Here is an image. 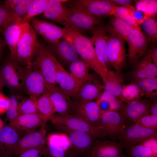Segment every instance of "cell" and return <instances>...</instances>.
Returning a JSON list of instances; mask_svg holds the SVG:
<instances>
[{
  "label": "cell",
  "instance_id": "11",
  "mask_svg": "<svg viewBox=\"0 0 157 157\" xmlns=\"http://www.w3.org/2000/svg\"><path fill=\"white\" fill-rule=\"evenodd\" d=\"M107 48L109 61L116 71L121 72L125 67L126 54L124 40L115 35L108 36Z\"/></svg>",
  "mask_w": 157,
  "mask_h": 157
},
{
  "label": "cell",
  "instance_id": "57",
  "mask_svg": "<svg viewBox=\"0 0 157 157\" xmlns=\"http://www.w3.org/2000/svg\"><path fill=\"white\" fill-rule=\"evenodd\" d=\"M4 86V85L3 82L0 76V92L2 90Z\"/></svg>",
  "mask_w": 157,
  "mask_h": 157
},
{
  "label": "cell",
  "instance_id": "58",
  "mask_svg": "<svg viewBox=\"0 0 157 157\" xmlns=\"http://www.w3.org/2000/svg\"><path fill=\"white\" fill-rule=\"evenodd\" d=\"M4 126V123L2 119L0 118V131Z\"/></svg>",
  "mask_w": 157,
  "mask_h": 157
},
{
  "label": "cell",
  "instance_id": "44",
  "mask_svg": "<svg viewBox=\"0 0 157 157\" xmlns=\"http://www.w3.org/2000/svg\"><path fill=\"white\" fill-rule=\"evenodd\" d=\"M145 128L157 130V116L151 114L143 116L135 123Z\"/></svg>",
  "mask_w": 157,
  "mask_h": 157
},
{
  "label": "cell",
  "instance_id": "39",
  "mask_svg": "<svg viewBox=\"0 0 157 157\" xmlns=\"http://www.w3.org/2000/svg\"><path fill=\"white\" fill-rule=\"evenodd\" d=\"M136 10L143 13L144 15L153 17L157 13L156 0H136Z\"/></svg>",
  "mask_w": 157,
  "mask_h": 157
},
{
  "label": "cell",
  "instance_id": "40",
  "mask_svg": "<svg viewBox=\"0 0 157 157\" xmlns=\"http://www.w3.org/2000/svg\"><path fill=\"white\" fill-rule=\"evenodd\" d=\"M22 99L20 96L14 95L9 97V104L6 113V119L9 122L20 115L19 106Z\"/></svg>",
  "mask_w": 157,
  "mask_h": 157
},
{
  "label": "cell",
  "instance_id": "19",
  "mask_svg": "<svg viewBox=\"0 0 157 157\" xmlns=\"http://www.w3.org/2000/svg\"><path fill=\"white\" fill-rule=\"evenodd\" d=\"M126 103L120 113L126 121L135 123L142 117L149 114L151 103L149 100L138 99Z\"/></svg>",
  "mask_w": 157,
  "mask_h": 157
},
{
  "label": "cell",
  "instance_id": "55",
  "mask_svg": "<svg viewBox=\"0 0 157 157\" xmlns=\"http://www.w3.org/2000/svg\"><path fill=\"white\" fill-rule=\"evenodd\" d=\"M115 5V4L122 5V6L126 7L131 5L133 1L131 0H110Z\"/></svg>",
  "mask_w": 157,
  "mask_h": 157
},
{
  "label": "cell",
  "instance_id": "18",
  "mask_svg": "<svg viewBox=\"0 0 157 157\" xmlns=\"http://www.w3.org/2000/svg\"><path fill=\"white\" fill-rule=\"evenodd\" d=\"M92 33L93 35L90 39L96 56L99 60L108 69L111 66L108 56V36L105 27L99 26Z\"/></svg>",
  "mask_w": 157,
  "mask_h": 157
},
{
  "label": "cell",
  "instance_id": "54",
  "mask_svg": "<svg viewBox=\"0 0 157 157\" xmlns=\"http://www.w3.org/2000/svg\"><path fill=\"white\" fill-rule=\"evenodd\" d=\"M151 103L149 110V113L151 115L157 116V98L153 100Z\"/></svg>",
  "mask_w": 157,
  "mask_h": 157
},
{
  "label": "cell",
  "instance_id": "42",
  "mask_svg": "<svg viewBox=\"0 0 157 157\" xmlns=\"http://www.w3.org/2000/svg\"><path fill=\"white\" fill-rule=\"evenodd\" d=\"M124 148L126 154L125 157H155L150 149L139 144L129 145Z\"/></svg>",
  "mask_w": 157,
  "mask_h": 157
},
{
  "label": "cell",
  "instance_id": "3",
  "mask_svg": "<svg viewBox=\"0 0 157 157\" xmlns=\"http://www.w3.org/2000/svg\"><path fill=\"white\" fill-rule=\"evenodd\" d=\"M101 24L97 18L80 8L73 4L66 6L64 25L66 28L83 34L92 32Z\"/></svg>",
  "mask_w": 157,
  "mask_h": 157
},
{
  "label": "cell",
  "instance_id": "20",
  "mask_svg": "<svg viewBox=\"0 0 157 157\" xmlns=\"http://www.w3.org/2000/svg\"><path fill=\"white\" fill-rule=\"evenodd\" d=\"M104 89V85L90 74L87 81L79 87L72 97L76 101H89L98 98Z\"/></svg>",
  "mask_w": 157,
  "mask_h": 157
},
{
  "label": "cell",
  "instance_id": "1",
  "mask_svg": "<svg viewBox=\"0 0 157 157\" xmlns=\"http://www.w3.org/2000/svg\"><path fill=\"white\" fill-rule=\"evenodd\" d=\"M64 38L72 44L81 59L99 76L105 83L108 69L98 60L90 38L68 28Z\"/></svg>",
  "mask_w": 157,
  "mask_h": 157
},
{
  "label": "cell",
  "instance_id": "21",
  "mask_svg": "<svg viewBox=\"0 0 157 157\" xmlns=\"http://www.w3.org/2000/svg\"><path fill=\"white\" fill-rule=\"evenodd\" d=\"M124 148L121 143L97 140L94 141L91 148V154L97 157H125Z\"/></svg>",
  "mask_w": 157,
  "mask_h": 157
},
{
  "label": "cell",
  "instance_id": "60",
  "mask_svg": "<svg viewBox=\"0 0 157 157\" xmlns=\"http://www.w3.org/2000/svg\"><path fill=\"white\" fill-rule=\"evenodd\" d=\"M89 157H97L96 156H94L91 154V155H90Z\"/></svg>",
  "mask_w": 157,
  "mask_h": 157
},
{
  "label": "cell",
  "instance_id": "27",
  "mask_svg": "<svg viewBox=\"0 0 157 157\" xmlns=\"http://www.w3.org/2000/svg\"><path fill=\"white\" fill-rule=\"evenodd\" d=\"M135 65L132 72V76L135 80L157 78V67L153 62L150 55L147 52Z\"/></svg>",
  "mask_w": 157,
  "mask_h": 157
},
{
  "label": "cell",
  "instance_id": "36",
  "mask_svg": "<svg viewBox=\"0 0 157 157\" xmlns=\"http://www.w3.org/2000/svg\"><path fill=\"white\" fill-rule=\"evenodd\" d=\"M32 1L33 0H20L13 10L10 11L5 28L9 25L22 18L26 14Z\"/></svg>",
  "mask_w": 157,
  "mask_h": 157
},
{
  "label": "cell",
  "instance_id": "50",
  "mask_svg": "<svg viewBox=\"0 0 157 157\" xmlns=\"http://www.w3.org/2000/svg\"><path fill=\"white\" fill-rule=\"evenodd\" d=\"M109 103L110 111L119 112L121 110L124 105L123 101L118 98Z\"/></svg>",
  "mask_w": 157,
  "mask_h": 157
},
{
  "label": "cell",
  "instance_id": "30",
  "mask_svg": "<svg viewBox=\"0 0 157 157\" xmlns=\"http://www.w3.org/2000/svg\"><path fill=\"white\" fill-rule=\"evenodd\" d=\"M104 90L120 99L121 93L124 85V78L121 72L109 70Z\"/></svg>",
  "mask_w": 157,
  "mask_h": 157
},
{
  "label": "cell",
  "instance_id": "16",
  "mask_svg": "<svg viewBox=\"0 0 157 157\" xmlns=\"http://www.w3.org/2000/svg\"><path fill=\"white\" fill-rule=\"evenodd\" d=\"M72 4L96 18L112 15L116 6L110 0H77Z\"/></svg>",
  "mask_w": 157,
  "mask_h": 157
},
{
  "label": "cell",
  "instance_id": "45",
  "mask_svg": "<svg viewBox=\"0 0 157 157\" xmlns=\"http://www.w3.org/2000/svg\"><path fill=\"white\" fill-rule=\"evenodd\" d=\"M139 144L150 149L155 157H157V136L147 138Z\"/></svg>",
  "mask_w": 157,
  "mask_h": 157
},
{
  "label": "cell",
  "instance_id": "22",
  "mask_svg": "<svg viewBox=\"0 0 157 157\" xmlns=\"http://www.w3.org/2000/svg\"><path fill=\"white\" fill-rule=\"evenodd\" d=\"M56 111L61 115H70L73 101L60 87L52 85L48 92Z\"/></svg>",
  "mask_w": 157,
  "mask_h": 157
},
{
  "label": "cell",
  "instance_id": "37",
  "mask_svg": "<svg viewBox=\"0 0 157 157\" xmlns=\"http://www.w3.org/2000/svg\"><path fill=\"white\" fill-rule=\"evenodd\" d=\"M143 94L135 82L124 85L121 93L120 99L127 102L136 99H140Z\"/></svg>",
  "mask_w": 157,
  "mask_h": 157
},
{
  "label": "cell",
  "instance_id": "33",
  "mask_svg": "<svg viewBox=\"0 0 157 157\" xmlns=\"http://www.w3.org/2000/svg\"><path fill=\"white\" fill-rule=\"evenodd\" d=\"M135 82L146 98L152 101L157 98V78L136 79Z\"/></svg>",
  "mask_w": 157,
  "mask_h": 157
},
{
  "label": "cell",
  "instance_id": "43",
  "mask_svg": "<svg viewBox=\"0 0 157 157\" xmlns=\"http://www.w3.org/2000/svg\"><path fill=\"white\" fill-rule=\"evenodd\" d=\"M37 100L36 99L29 97L27 99H22L19 106L20 115L39 113Z\"/></svg>",
  "mask_w": 157,
  "mask_h": 157
},
{
  "label": "cell",
  "instance_id": "48",
  "mask_svg": "<svg viewBox=\"0 0 157 157\" xmlns=\"http://www.w3.org/2000/svg\"><path fill=\"white\" fill-rule=\"evenodd\" d=\"M9 104V97L0 92V115L6 113Z\"/></svg>",
  "mask_w": 157,
  "mask_h": 157
},
{
  "label": "cell",
  "instance_id": "62",
  "mask_svg": "<svg viewBox=\"0 0 157 157\" xmlns=\"http://www.w3.org/2000/svg\"><path fill=\"white\" fill-rule=\"evenodd\" d=\"M0 157H1L0 156Z\"/></svg>",
  "mask_w": 157,
  "mask_h": 157
},
{
  "label": "cell",
  "instance_id": "38",
  "mask_svg": "<svg viewBox=\"0 0 157 157\" xmlns=\"http://www.w3.org/2000/svg\"><path fill=\"white\" fill-rule=\"evenodd\" d=\"M148 39L152 43H156L157 40V22L153 17L144 16L140 24Z\"/></svg>",
  "mask_w": 157,
  "mask_h": 157
},
{
  "label": "cell",
  "instance_id": "14",
  "mask_svg": "<svg viewBox=\"0 0 157 157\" xmlns=\"http://www.w3.org/2000/svg\"><path fill=\"white\" fill-rule=\"evenodd\" d=\"M23 131L8 124L0 131V156L12 157Z\"/></svg>",
  "mask_w": 157,
  "mask_h": 157
},
{
  "label": "cell",
  "instance_id": "56",
  "mask_svg": "<svg viewBox=\"0 0 157 157\" xmlns=\"http://www.w3.org/2000/svg\"><path fill=\"white\" fill-rule=\"evenodd\" d=\"M5 43H6L0 38V58L2 55L3 48L5 45Z\"/></svg>",
  "mask_w": 157,
  "mask_h": 157
},
{
  "label": "cell",
  "instance_id": "23",
  "mask_svg": "<svg viewBox=\"0 0 157 157\" xmlns=\"http://www.w3.org/2000/svg\"><path fill=\"white\" fill-rule=\"evenodd\" d=\"M48 48L53 55L69 64L81 59L72 44L64 37L61 38L56 44H49Z\"/></svg>",
  "mask_w": 157,
  "mask_h": 157
},
{
  "label": "cell",
  "instance_id": "51",
  "mask_svg": "<svg viewBox=\"0 0 157 157\" xmlns=\"http://www.w3.org/2000/svg\"><path fill=\"white\" fill-rule=\"evenodd\" d=\"M118 98L114 95L104 90L101 94L99 97L97 98L106 101L109 103Z\"/></svg>",
  "mask_w": 157,
  "mask_h": 157
},
{
  "label": "cell",
  "instance_id": "5",
  "mask_svg": "<svg viewBox=\"0 0 157 157\" xmlns=\"http://www.w3.org/2000/svg\"><path fill=\"white\" fill-rule=\"evenodd\" d=\"M49 120L58 128H65L88 133L94 138L103 139L107 137L100 127L91 125L76 116L71 115H53Z\"/></svg>",
  "mask_w": 157,
  "mask_h": 157
},
{
  "label": "cell",
  "instance_id": "28",
  "mask_svg": "<svg viewBox=\"0 0 157 157\" xmlns=\"http://www.w3.org/2000/svg\"><path fill=\"white\" fill-rule=\"evenodd\" d=\"M69 1L48 0L47 5L41 17L64 26L66 10V6L64 3Z\"/></svg>",
  "mask_w": 157,
  "mask_h": 157
},
{
  "label": "cell",
  "instance_id": "4",
  "mask_svg": "<svg viewBox=\"0 0 157 157\" xmlns=\"http://www.w3.org/2000/svg\"><path fill=\"white\" fill-rule=\"evenodd\" d=\"M56 60L48 48L45 47L38 42L30 67L33 69L39 72L49 84L55 85L56 84Z\"/></svg>",
  "mask_w": 157,
  "mask_h": 157
},
{
  "label": "cell",
  "instance_id": "59",
  "mask_svg": "<svg viewBox=\"0 0 157 157\" xmlns=\"http://www.w3.org/2000/svg\"><path fill=\"white\" fill-rule=\"evenodd\" d=\"M67 157H75L73 154H71L69 156H67Z\"/></svg>",
  "mask_w": 157,
  "mask_h": 157
},
{
  "label": "cell",
  "instance_id": "53",
  "mask_svg": "<svg viewBox=\"0 0 157 157\" xmlns=\"http://www.w3.org/2000/svg\"><path fill=\"white\" fill-rule=\"evenodd\" d=\"M150 55L153 62L157 67V48L154 47L150 48L147 52Z\"/></svg>",
  "mask_w": 157,
  "mask_h": 157
},
{
  "label": "cell",
  "instance_id": "32",
  "mask_svg": "<svg viewBox=\"0 0 157 157\" xmlns=\"http://www.w3.org/2000/svg\"><path fill=\"white\" fill-rule=\"evenodd\" d=\"M89 67L82 60L80 59L69 64L70 74L81 85L88 78Z\"/></svg>",
  "mask_w": 157,
  "mask_h": 157
},
{
  "label": "cell",
  "instance_id": "6",
  "mask_svg": "<svg viewBox=\"0 0 157 157\" xmlns=\"http://www.w3.org/2000/svg\"><path fill=\"white\" fill-rule=\"evenodd\" d=\"M25 68L19 65L10 57L6 59L0 67V76L4 86L13 92L24 89Z\"/></svg>",
  "mask_w": 157,
  "mask_h": 157
},
{
  "label": "cell",
  "instance_id": "8",
  "mask_svg": "<svg viewBox=\"0 0 157 157\" xmlns=\"http://www.w3.org/2000/svg\"><path fill=\"white\" fill-rule=\"evenodd\" d=\"M126 121L119 112L109 111L101 115L99 127L107 137L109 136L115 141L119 139Z\"/></svg>",
  "mask_w": 157,
  "mask_h": 157
},
{
  "label": "cell",
  "instance_id": "29",
  "mask_svg": "<svg viewBox=\"0 0 157 157\" xmlns=\"http://www.w3.org/2000/svg\"><path fill=\"white\" fill-rule=\"evenodd\" d=\"M22 24L18 20L9 25L3 31L5 42L10 51V57L15 61L16 48L21 36Z\"/></svg>",
  "mask_w": 157,
  "mask_h": 157
},
{
  "label": "cell",
  "instance_id": "17",
  "mask_svg": "<svg viewBox=\"0 0 157 157\" xmlns=\"http://www.w3.org/2000/svg\"><path fill=\"white\" fill-rule=\"evenodd\" d=\"M46 144L45 157H67L66 152L72 147L67 136L63 133L49 135Z\"/></svg>",
  "mask_w": 157,
  "mask_h": 157
},
{
  "label": "cell",
  "instance_id": "12",
  "mask_svg": "<svg viewBox=\"0 0 157 157\" xmlns=\"http://www.w3.org/2000/svg\"><path fill=\"white\" fill-rule=\"evenodd\" d=\"M155 136H157V130L147 129L134 124L125 126L119 139L124 147L137 144L147 138Z\"/></svg>",
  "mask_w": 157,
  "mask_h": 157
},
{
  "label": "cell",
  "instance_id": "13",
  "mask_svg": "<svg viewBox=\"0 0 157 157\" xmlns=\"http://www.w3.org/2000/svg\"><path fill=\"white\" fill-rule=\"evenodd\" d=\"M70 115L79 117L92 126L99 127L101 114L95 101H73Z\"/></svg>",
  "mask_w": 157,
  "mask_h": 157
},
{
  "label": "cell",
  "instance_id": "41",
  "mask_svg": "<svg viewBox=\"0 0 157 157\" xmlns=\"http://www.w3.org/2000/svg\"><path fill=\"white\" fill-rule=\"evenodd\" d=\"M112 15L118 18L127 23L135 27L140 24L141 22L138 21L130 13L129 10L123 6H116Z\"/></svg>",
  "mask_w": 157,
  "mask_h": 157
},
{
  "label": "cell",
  "instance_id": "9",
  "mask_svg": "<svg viewBox=\"0 0 157 157\" xmlns=\"http://www.w3.org/2000/svg\"><path fill=\"white\" fill-rule=\"evenodd\" d=\"M24 67L26 72L24 89L29 97L38 99L48 93L52 85L39 72L33 69L30 66Z\"/></svg>",
  "mask_w": 157,
  "mask_h": 157
},
{
  "label": "cell",
  "instance_id": "49",
  "mask_svg": "<svg viewBox=\"0 0 157 157\" xmlns=\"http://www.w3.org/2000/svg\"><path fill=\"white\" fill-rule=\"evenodd\" d=\"M95 102L97 104L101 115L104 113L110 111L109 103L108 102L99 99H97Z\"/></svg>",
  "mask_w": 157,
  "mask_h": 157
},
{
  "label": "cell",
  "instance_id": "24",
  "mask_svg": "<svg viewBox=\"0 0 157 157\" xmlns=\"http://www.w3.org/2000/svg\"><path fill=\"white\" fill-rule=\"evenodd\" d=\"M56 81L60 88L70 97H72L80 86V85L56 60Z\"/></svg>",
  "mask_w": 157,
  "mask_h": 157
},
{
  "label": "cell",
  "instance_id": "31",
  "mask_svg": "<svg viewBox=\"0 0 157 157\" xmlns=\"http://www.w3.org/2000/svg\"><path fill=\"white\" fill-rule=\"evenodd\" d=\"M135 27L114 16L105 28L110 35H115L126 41Z\"/></svg>",
  "mask_w": 157,
  "mask_h": 157
},
{
  "label": "cell",
  "instance_id": "25",
  "mask_svg": "<svg viewBox=\"0 0 157 157\" xmlns=\"http://www.w3.org/2000/svg\"><path fill=\"white\" fill-rule=\"evenodd\" d=\"M46 122L39 113H36L20 115L8 124L19 130L29 132Z\"/></svg>",
  "mask_w": 157,
  "mask_h": 157
},
{
  "label": "cell",
  "instance_id": "7",
  "mask_svg": "<svg viewBox=\"0 0 157 157\" xmlns=\"http://www.w3.org/2000/svg\"><path fill=\"white\" fill-rule=\"evenodd\" d=\"M149 40L139 27L134 28L126 40L129 45L127 56L130 63L135 65L146 54Z\"/></svg>",
  "mask_w": 157,
  "mask_h": 157
},
{
  "label": "cell",
  "instance_id": "52",
  "mask_svg": "<svg viewBox=\"0 0 157 157\" xmlns=\"http://www.w3.org/2000/svg\"><path fill=\"white\" fill-rule=\"evenodd\" d=\"M20 0H6L4 2L3 6L8 10L11 11Z\"/></svg>",
  "mask_w": 157,
  "mask_h": 157
},
{
  "label": "cell",
  "instance_id": "2",
  "mask_svg": "<svg viewBox=\"0 0 157 157\" xmlns=\"http://www.w3.org/2000/svg\"><path fill=\"white\" fill-rule=\"evenodd\" d=\"M36 33L29 23L23 24L20 37L16 48L15 61L20 66H31L38 42Z\"/></svg>",
  "mask_w": 157,
  "mask_h": 157
},
{
  "label": "cell",
  "instance_id": "26",
  "mask_svg": "<svg viewBox=\"0 0 157 157\" xmlns=\"http://www.w3.org/2000/svg\"><path fill=\"white\" fill-rule=\"evenodd\" d=\"M58 129L67 136L71 147L81 151L91 148L94 141V137L90 134L63 127H59Z\"/></svg>",
  "mask_w": 157,
  "mask_h": 157
},
{
  "label": "cell",
  "instance_id": "35",
  "mask_svg": "<svg viewBox=\"0 0 157 157\" xmlns=\"http://www.w3.org/2000/svg\"><path fill=\"white\" fill-rule=\"evenodd\" d=\"M48 2V0H33L26 14L18 20L22 24L29 23L35 16L43 13Z\"/></svg>",
  "mask_w": 157,
  "mask_h": 157
},
{
  "label": "cell",
  "instance_id": "10",
  "mask_svg": "<svg viewBox=\"0 0 157 157\" xmlns=\"http://www.w3.org/2000/svg\"><path fill=\"white\" fill-rule=\"evenodd\" d=\"M31 21L36 33L41 35L49 44L58 42L61 38L65 37L67 31V28L39 18H34Z\"/></svg>",
  "mask_w": 157,
  "mask_h": 157
},
{
  "label": "cell",
  "instance_id": "34",
  "mask_svg": "<svg viewBox=\"0 0 157 157\" xmlns=\"http://www.w3.org/2000/svg\"><path fill=\"white\" fill-rule=\"evenodd\" d=\"M37 106L39 113L46 122L49 120L50 117L56 112L48 92L37 99Z\"/></svg>",
  "mask_w": 157,
  "mask_h": 157
},
{
  "label": "cell",
  "instance_id": "47",
  "mask_svg": "<svg viewBox=\"0 0 157 157\" xmlns=\"http://www.w3.org/2000/svg\"><path fill=\"white\" fill-rule=\"evenodd\" d=\"M10 11L3 6H0V30L3 31L9 15Z\"/></svg>",
  "mask_w": 157,
  "mask_h": 157
},
{
  "label": "cell",
  "instance_id": "15",
  "mask_svg": "<svg viewBox=\"0 0 157 157\" xmlns=\"http://www.w3.org/2000/svg\"><path fill=\"white\" fill-rule=\"evenodd\" d=\"M46 123L44 122L39 130L29 132L21 137L14 152L16 157L31 149L45 146Z\"/></svg>",
  "mask_w": 157,
  "mask_h": 157
},
{
  "label": "cell",
  "instance_id": "46",
  "mask_svg": "<svg viewBox=\"0 0 157 157\" xmlns=\"http://www.w3.org/2000/svg\"><path fill=\"white\" fill-rule=\"evenodd\" d=\"M46 152L45 146L31 149L16 157H41Z\"/></svg>",
  "mask_w": 157,
  "mask_h": 157
},
{
  "label": "cell",
  "instance_id": "61",
  "mask_svg": "<svg viewBox=\"0 0 157 157\" xmlns=\"http://www.w3.org/2000/svg\"><path fill=\"white\" fill-rule=\"evenodd\" d=\"M2 31H3L2 30H0V32H2Z\"/></svg>",
  "mask_w": 157,
  "mask_h": 157
}]
</instances>
